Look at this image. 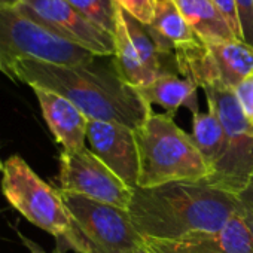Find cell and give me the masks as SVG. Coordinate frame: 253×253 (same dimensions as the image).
Here are the masks:
<instances>
[{
  "label": "cell",
  "instance_id": "cell-9",
  "mask_svg": "<svg viewBox=\"0 0 253 253\" xmlns=\"http://www.w3.org/2000/svg\"><path fill=\"white\" fill-rule=\"evenodd\" d=\"M58 183L61 191L128 210L133 189L126 186L89 148L61 151Z\"/></svg>",
  "mask_w": 253,
  "mask_h": 253
},
{
  "label": "cell",
  "instance_id": "cell-19",
  "mask_svg": "<svg viewBox=\"0 0 253 253\" xmlns=\"http://www.w3.org/2000/svg\"><path fill=\"white\" fill-rule=\"evenodd\" d=\"M86 20L115 36L116 30V11L115 0H67Z\"/></svg>",
  "mask_w": 253,
  "mask_h": 253
},
{
  "label": "cell",
  "instance_id": "cell-23",
  "mask_svg": "<svg viewBox=\"0 0 253 253\" xmlns=\"http://www.w3.org/2000/svg\"><path fill=\"white\" fill-rule=\"evenodd\" d=\"M211 2L217 8V11L222 14V17L225 18V21L231 27L235 38L241 41V27H240V20H238V11H237L235 0H211Z\"/></svg>",
  "mask_w": 253,
  "mask_h": 253
},
{
  "label": "cell",
  "instance_id": "cell-18",
  "mask_svg": "<svg viewBox=\"0 0 253 253\" xmlns=\"http://www.w3.org/2000/svg\"><path fill=\"white\" fill-rule=\"evenodd\" d=\"M207 112L192 113V140L201 152L211 171L219 161L225 148V130L211 104H207Z\"/></svg>",
  "mask_w": 253,
  "mask_h": 253
},
{
  "label": "cell",
  "instance_id": "cell-3",
  "mask_svg": "<svg viewBox=\"0 0 253 253\" xmlns=\"http://www.w3.org/2000/svg\"><path fill=\"white\" fill-rule=\"evenodd\" d=\"M139 151V186L152 188L174 182H206L211 169L169 113L152 112L134 131Z\"/></svg>",
  "mask_w": 253,
  "mask_h": 253
},
{
  "label": "cell",
  "instance_id": "cell-5",
  "mask_svg": "<svg viewBox=\"0 0 253 253\" xmlns=\"http://www.w3.org/2000/svg\"><path fill=\"white\" fill-rule=\"evenodd\" d=\"M203 91L225 130L223 152L206 183L237 195L253 180V124L246 118L232 88L211 85Z\"/></svg>",
  "mask_w": 253,
  "mask_h": 253
},
{
  "label": "cell",
  "instance_id": "cell-17",
  "mask_svg": "<svg viewBox=\"0 0 253 253\" xmlns=\"http://www.w3.org/2000/svg\"><path fill=\"white\" fill-rule=\"evenodd\" d=\"M113 38H115V54L112 58L121 78L134 88H142L151 84L155 78L148 72V69L142 63L139 52L136 51L130 39L128 30H126L124 11L119 6L116 11V30Z\"/></svg>",
  "mask_w": 253,
  "mask_h": 253
},
{
  "label": "cell",
  "instance_id": "cell-13",
  "mask_svg": "<svg viewBox=\"0 0 253 253\" xmlns=\"http://www.w3.org/2000/svg\"><path fill=\"white\" fill-rule=\"evenodd\" d=\"M49 131L63 151H81L86 140L88 118L66 97L39 86L32 88Z\"/></svg>",
  "mask_w": 253,
  "mask_h": 253
},
{
  "label": "cell",
  "instance_id": "cell-12",
  "mask_svg": "<svg viewBox=\"0 0 253 253\" xmlns=\"http://www.w3.org/2000/svg\"><path fill=\"white\" fill-rule=\"evenodd\" d=\"M146 247L152 253H253V234L240 210L219 231L179 240H146Z\"/></svg>",
  "mask_w": 253,
  "mask_h": 253
},
{
  "label": "cell",
  "instance_id": "cell-16",
  "mask_svg": "<svg viewBox=\"0 0 253 253\" xmlns=\"http://www.w3.org/2000/svg\"><path fill=\"white\" fill-rule=\"evenodd\" d=\"M173 2L192 32L201 41L222 42L237 39L211 0H173Z\"/></svg>",
  "mask_w": 253,
  "mask_h": 253
},
{
  "label": "cell",
  "instance_id": "cell-10",
  "mask_svg": "<svg viewBox=\"0 0 253 253\" xmlns=\"http://www.w3.org/2000/svg\"><path fill=\"white\" fill-rule=\"evenodd\" d=\"M17 8L54 35L97 57L115 54V38L86 20L67 0H23Z\"/></svg>",
  "mask_w": 253,
  "mask_h": 253
},
{
  "label": "cell",
  "instance_id": "cell-20",
  "mask_svg": "<svg viewBox=\"0 0 253 253\" xmlns=\"http://www.w3.org/2000/svg\"><path fill=\"white\" fill-rule=\"evenodd\" d=\"M115 3L142 24L151 26L155 17L158 0H115Z\"/></svg>",
  "mask_w": 253,
  "mask_h": 253
},
{
  "label": "cell",
  "instance_id": "cell-15",
  "mask_svg": "<svg viewBox=\"0 0 253 253\" xmlns=\"http://www.w3.org/2000/svg\"><path fill=\"white\" fill-rule=\"evenodd\" d=\"M161 52L174 58V51L195 43L200 38L192 32L173 0H158L155 17L148 26Z\"/></svg>",
  "mask_w": 253,
  "mask_h": 253
},
{
  "label": "cell",
  "instance_id": "cell-22",
  "mask_svg": "<svg viewBox=\"0 0 253 253\" xmlns=\"http://www.w3.org/2000/svg\"><path fill=\"white\" fill-rule=\"evenodd\" d=\"M234 92L246 118L253 124V73L249 75L241 84H238L234 88Z\"/></svg>",
  "mask_w": 253,
  "mask_h": 253
},
{
  "label": "cell",
  "instance_id": "cell-21",
  "mask_svg": "<svg viewBox=\"0 0 253 253\" xmlns=\"http://www.w3.org/2000/svg\"><path fill=\"white\" fill-rule=\"evenodd\" d=\"M241 27V41L253 48V0H235Z\"/></svg>",
  "mask_w": 253,
  "mask_h": 253
},
{
  "label": "cell",
  "instance_id": "cell-4",
  "mask_svg": "<svg viewBox=\"0 0 253 253\" xmlns=\"http://www.w3.org/2000/svg\"><path fill=\"white\" fill-rule=\"evenodd\" d=\"M2 173V192L6 201L30 223L79 253V237L60 189L42 180L20 155L11 157Z\"/></svg>",
  "mask_w": 253,
  "mask_h": 253
},
{
  "label": "cell",
  "instance_id": "cell-6",
  "mask_svg": "<svg viewBox=\"0 0 253 253\" xmlns=\"http://www.w3.org/2000/svg\"><path fill=\"white\" fill-rule=\"evenodd\" d=\"M97 55L54 35L24 15L17 6L0 8V72L9 76L20 60L58 66H81Z\"/></svg>",
  "mask_w": 253,
  "mask_h": 253
},
{
  "label": "cell",
  "instance_id": "cell-29",
  "mask_svg": "<svg viewBox=\"0 0 253 253\" xmlns=\"http://www.w3.org/2000/svg\"><path fill=\"white\" fill-rule=\"evenodd\" d=\"M0 171H3V163L0 161Z\"/></svg>",
  "mask_w": 253,
  "mask_h": 253
},
{
  "label": "cell",
  "instance_id": "cell-1",
  "mask_svg": "<svg viewBox=\"0 0 253 253\" xmlns=\"http://www.w3.org/2000/svg\"><path fill=\"white\" fill-rule=\"evenodd\" d=\"M9 78L66 97L88 119L116 122L133 131L154 112L139 91L121 78L112 57H95L81 66L20 60L11 67Z\"/></svg>",
  "mask_w": 253,
  "mask_h": 253
},
{
  "label": "cell",
  "instance_id": "cell-11",
  "mask_svg": "<svg viewBox=\"0 0 253 253\" xmlns=\"http://www.w3.org/2000/svg\"><path fill=\"white\" fill-rule=\"evenodd\" d=\"M89 149L131 189L139 186V151L134 131L116 122L88 119Z\"/></svg>",
  "mask_w": 253,
  "mask_h": 253
},
{
  "label": "cell",
  "instance_id": "cell-27",
  "mask_svg": "<svg viewBox=\"0 0 253 253\" xmlns=\"http://www.w3.org/2000/svg\"><path fill=\"white\" fill-rule=\"evenodd\" d=\"M23 0H0V8H9V6H18Z\"/></svg>",
  "mask_w": 253,
  "mask_h": 253
},
{
  "label": "cell",
  "instance_id": "cell-14",
  "mask_svg": "<svg viewBox=\"0 0 253 253\" xmlns=\"http://www.w3.org/2000/svg\"><path fill=\"white\" fill-rule=\"evenodd\" d=\"M142 98L149 104H158L173 118L177 109L186 107L192 113L198 110V85L179 73H163L151 84L136 88Z\"/></svg>",
  "mask_w": 253,
  "mask_h": 253
},
{
  "label": "cell",
  "instance_id": "cell-28",
  "mask_svg": "<svg viewBox=\"0 0 253 253\" xmlns=\"http://www.w3.org/2000/svg\"><path fill=\"white\" fill-rule=\"evenodd\" d=\"M134 253H152L148 247H146V244H145V247L143 249H140V250H137V252H134Z\"/></svg>",
  "mask_w": 253,
  "mask_h": 253
},
{
  "label": "cell",
  "instance_id": "cell-8",
  "mask_svg": "<svg viewBox=\"0 0 253 253\" xmlns=\"http://www.w3.org/2000/svg\"><path fill=\"white\" fill-rule=\"evenodd\" d=\"M177 73L198 88L220 85L235 88L253 73V48L243 41L195 43L174 51Z\"/></svg>",
  "mask_w": 253,
  "mask_h": 253
},
{
  "label": "cell",
  "instance_id": "cell-7",
  "mask_svg": "<svg viewBox=\"0 0 253 253\" xmlns=\"http://www.w3.org/2000/svg\"><path fill=\"white\" fill-rule=\"evenodd\" d=\"M60 194L79 237V253H134L145 247L128 210L61 189Z\"/></svg>",
  "mask_w": 253,
  "mask_h": 253
},
{
  "label": "cell",
  "instance_id": "cell-2",
  "mask_svg": "<svg viewBox=\"0 0 253 253\" xmlns=\"http://www.w3.org/2000/svg\"><path fill=\"white\" fill-rule=\"evenodd\" d=\"M234 194L206 182H174L134 188L130 217L145 240H179L222 229L237 213Z\"/></svg>",
  "mask_w": 253,
  "mask_h": 253
},
{
  "label": "cell",
  "instance_id": "cell-24",
  "mask_svg": "<svg viewBox=\"0 0 253 253\" xmlns=\"http://www.w3.org/2000/svg\"><path fill=\"white\" fill-rule=\"evenodd\" d=\"M17 234H18V237H20V240H21V243L27 247V250L30 252V253H46L38 243H35L33 240H30L29 237H26L23 232H20V231H17ZM66 250H67V246L64 244V243H61V241H58V244H57V249H55V253H66Z\"/></svg>",
  "mask_w": 253,
  "mask_h": 253
},
{
  "label": "cell",
  "instance_id": "cell-25",
  "mask_svg": "<svg viewBox=\"0 0 253 253\" xmlns=\"http://www.w3.org/2000/svg\"><path fill=\"white\" fill-rule=\"evenodd\" d=\"M237 200L240 201L241 206H244L246 209H250L253 211V180L240 192L235 195Z\"/></svg>",
  "mask_w": 253,
  "mask_h": 253
},
{
  "label": "cell",
  "instance_id": "cell-26",
  "mask_svg": "<svg viewBox=\"0 0 253 253\" xmlns=\"http://www.w3.org/2000/svg\"><path fill=\"white\" fill-rule=\"evenodd\" d=\"M238 203H240V201H238ZM240 210H241V214H243V217H244L247 226L250 228V231H252V234H253V211H252L250 209H246V207L241 206V204H240Z\"/></svg>",
  "mask_w": 253,
  "mask_h": 253
}]
</instances>
